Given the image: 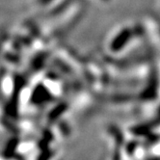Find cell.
Wrapping results in <instances>:
<instances>
[{
	"label": "cell",
	"mask_w": 160,
	"mask_h": 160,
	"mask_svg": "<svg viewBox=\"0 0 160 160\" xmlns=\"http://www.w3.org/2000/svg\"><path fill=\"white\" fill-rule=\"evenodd\" d=\"M52 1H53V0H38V2H39L41 5H42V6L48 5V4L51 3Z\"/></svg>",
	"instance_id": "1"
},
{
	"label": "cell",
	"mask_w": 160,
	"mask_h": 160,
	"mask_svg": "<svg viewBox=\"0 0 160 160\" xmlns=\"http://www.w3.org/2000/svg\"><path fill=\"white\" fill-rule=\"evenodd\" d=\"M103 1H109V0H103Z\"/></svg>",
	"instance_id": "2"
}]
</instances>
